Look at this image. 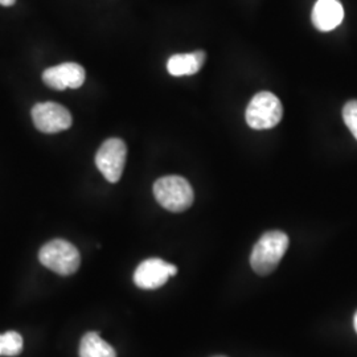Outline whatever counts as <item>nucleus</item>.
Returning a JSON list of instances; mask_svg holds the SVG:
<instances>
[{
    "instance_id": "4468645a",
    "label": "nucleus",
    "mask_w": 357,
    "mask_h": 357,
    "mask_svg": "<svg viewBox=\"0 0 357 357\" xmlns=\"http://www.w3.org/2000/svg\"><path fill=\"white\" fill-rule=\"evenodd\" d=\"M15 1L16 0H0V4L4 6V7H10V6L15 4Z\"/></svg>"
},
{
    "instance_id": "1a4fd4ad",
    "label": "nucleus",
    "mask_w": 357,
    "mask_h": 357,
    "mask_svg": "<svg viewBox=\"0 0 357 357\" xmlns=\"http://www.w3.org/2000/svg\"><path fill=\"white\" fill-rule=\"evenodd\" d=\"M344 10L339 0H318L312 10V24L321 32H330L340 26Z\"/></svg>"
},
{
    "instance_id": "7ed1b4c3",
    "label": "nucleus",
    "mask_w": 357,
    "mask_h": 357,
    "mask_svg": "<svg viewBox=\"0 0 357 357\" xmlns=\"http://www.w3.org/2000/svg\"><path fill=\"white\" fill-rule=\"evenodd\" d=\"M38 259L41 265L64 277L75 274L81 265L78 249L73 243L61 238L45 243L38 252Z\"/></svg>"
},
{
    "instance_id": "6e6552de",
    "label": "nucleus",
    "mask_w": 357,
    "mask_h": 357,
    "mask_svg": "<svg viewBox=\"0 0 357 357\" xmlns=\"http://www.w3.org/2000/svg\"><path fill=\"white\" fill-rule=\"evenodd\" d=\"M85 69L76 63H64L48 68L43 73V81L54 90L78 89L85 82Z\"/></svg>"
},
{
    "instance_id": "20e7f679",
    "label": "nucleus",
    "mask_w": 357,
    "mask_h": 357,
    "mask_svg": "<svg viewBox=\"0 0 357 357\" xmlns=\"http://www.w3.org/2000/svg\"><path fill=\"white\" fill-rule=\"evenodd\" d=\"M283 107L277 96L270 91L255 94L246 109V122L255 130H268L281 122Z\"/></svg>"
},
{
    "instance_id": "ddd939ff",
    "label": "nucleus",
    "mask_w": 357,
    "mask_h": 357,
    "mask_svg": "<svg viewBox=\"0 0 357 357\" xmlns=\"http://www.w3.org/2000/svg\"><path fill=\"white\" fill-rule=\"evenodd\" d=\"M343 118L345 125L357 139V100L345 103L343 109Z\"/></svg>"
},
{
    "instance_id": "9d476101",
    "label": "nucleus",
    "mask_w": 357,
    "mask_h": 357,
    "mask_svg": "<svg viewBox=\"0 0 357 357\" xmlns=\"http://www.w3.org/2000/svg\"><path fill=\"white\" fill-rule=\"evenodd\" d=\"M206 54L204 51H196L193 53H180L174 54L168 59L167 70L171 76H192L196 75L205 64Z\"/></svg>"
},
{
    "instance_id": "f03ea898",
    "label": "nucleus",
    "mask_w": 357,
    "mask_h": 357,
    "mask_svg": "<svg viewBox=\"0 0 357 357\" xmlns=\"http://www.w3.org/2000/svg\"><path fill=\"white\" fill-rule=\"evenodd\" d=\"M153 196L165 209L180 213L193 204L195 193L187 178L169 175L158 178L153 184Z\"/></svg>"
},
{
    "instance_id": "f257e3e1",
    "label": "nucleus",
    "mask_w": 357,
    "mask_h": 357,
    "mask_svg": "<svg viewBox=\"0 0 357 357\" xmlns=\"http://www.w3.org/2000/svg\"><path fill=\"white\" fill-rule=\"evenodd\" d=\"M289 236L281 230L266 231L255 243L250 255V265L258 275H268L278 268L289 249Z\"/></svg>"
},
{
    "instance_id": "9b49d317",
    "label": "nucleus",
    "mask_w": 357,
    "mask_h": 357,
    "mask_svg": "<svg viewBox=\"0 0 357 357\" xmlns=\"http://www.w3.org/2000/svg\"><path fill=\"white\" fill-rule=\"evenodd\" d=\"M78 354L79 357H116L114 348L103 340L100 332L85 333L81 339Z\"/></svg>"
},
{
    "instance_id": "423d86ee",
    "label": "nucleus",
    "mask_w": 357,
    "mask_h": 357,
    "mask_svg": "<svg viewBox=\"0 0 357 357\" xmlns=\"http://www.w3.org/2000/svg\"><path fill=\"white\" fill-rule=\"evenodd\" d=\"M178 274V268L160 258L143 261L134 273V283L142 290H156Z\"/></svg>"
},
{
    "instance_id": "f8f14e48",
    "label": "nucleus",
    "mask_w": 357,
    "mask_h": 357,
    "mask_svg": "<svg viewBox=\"0 0 357 357\" xmlns=\"http://www.w3.org/2000/svg\"><path fill=\"white\" fill-rule=\"evenodd\" d=\"M23 351V337L19 332L0 333V356L13 357Z\"/></svg>"
},
{
    "instance_id": "dca6fc26",
    "label": "nucleus",
    "mask_w": 357,
    "mask_h": 357,
    "mask_svg": "<svg viewBox=\"0 0 357 357\" xmlns=\"http://www.w3.org/2000/svg\"><path fill=\"white\" fill-rule=\"evenodd\" d=\"M213 357H227V356H213Z\"/></svg>"
},
{
    "instance_id": "0eeeda50",
    "label": "nucleus",
    "mask_w": 357,
    "mask_h": 357,
    "mask_svg": "<svg viewBox=\"0 0 357 357\" xmlns=\"http://www.w3.org/2000/svg\"><path fill=\"white\" fill-rule=\"evenodd\" d=\"M32 119L38 131L56 134L72 126V115L64 106L56 102L38 103L32 109Z\"/></svg>"
},
{
    "instance_id": "2eb2a0df",
    "label": "nucleus",
    "mask_w": 357,
    "mask_h": 357,
    "mask_svg": "<svg viewBox=\"0 0 357 357\" xmlns=\"http://www.w3.org/2000/svg\"><path fill=\"white\" fill-rule=\"evenodd\" d=\"M354 327H355V331L357 333V311L356 314H355V317H354Z\"/></svg>"
},
{
    "instance_id": "39448f33",
    "label": "nucleus",
    "mask_w": 357,
    "mask_h": 357,
    "mask_svg": "<svg viewBox=\"0 0 357 357\" xmlns=\"http://www.w3.org/2000/svg\"><path fill=\"white\" fill-rule=\"evenodd\" d=\"M128 158V147L125 142L112 138L103 142L96 155V166L105 178L110 183H116L123 174Z\"/></svg>"
}]
</instances>
